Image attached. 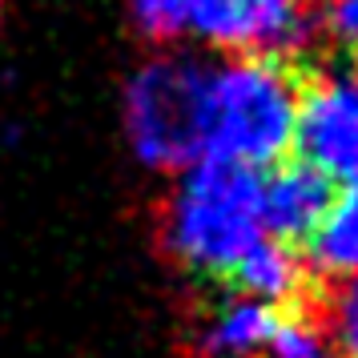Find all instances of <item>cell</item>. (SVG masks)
<instances>
[{
	"label": "cell",
	"instance_id": "6da1fadb",
	"mask_svg": "<svg viewBox=\"0 0 358 358\" xmlns=\"http://www.w3.org/2000/svg\"><path fill=\"white\" fill-rule=\"evenodd\" d=\"M258 238H266L262 169L217 157H201L189 165L169 201V222H165V242L173 258L189 274L226 294L238 262Z\"/></svg>",
	"mask_w": 358,
	"mask_h": 358
},
{
	"label": "cell",
	"instance_id": "7a4b0ae2",
	"mask_svg": "<svg viewBox=\"0 0 358 358\" xmlns=\"http://www.w3.org/2000/svg\"><path fill=\"white\" fill-rule=\"evenodd\" d=\"M306 73L282 57H242L210 69L206 157L270 169L290 157Z\"/></svg>",
	"mask_w": 358,
	"mask_h": 358
},
{
	"label": "cell",
	"instance_id": "3957f363",
	"mask_svg": "<svg viewBox=\"0 0 358 358\" xmlns=\"http://www.w3.org/2000/svg\"><path fill=\"white\" fill-rule=\"evenodd\" d=\"M133 20L149 41L197 36L213 49L294 61L306 45V0H133Z\"/></svg>",
	"mask_w": 358,
	"mask_h": 358
},
{
	"label": "cell",
	"instance_id": "277c9868",
	"mask_svg": "<svg viewBox=\"0 0 358 358\" xmlns=\"http://www.w3.org/2000/svg\"><path fill=\"white\" fill-rule=\"evenodd\" d=\"M210 69L194 57H157L129 81L125 121L137 157L153 169H185L206 157Z\"/></svg>",
	"mask_w": 358,
	"mask_h": 358
},
{
	"label": "cell",
	"instance_id": "5b68a950",
	"mask_svg": "<svg viewBox=\"0 0 358 358\" xmlns=\"http://www.w3.org/2000/svg\"><path fill=\"white\" fill-rule=\"evenodd\" d=\"M290 153L338 185H358V73H306Z\"/></svg>",
	"mask_w": 358,
	"mask_h": 358
},
{
	"label": "cell",
	"instance_id": "8992f818",
	"mask_svg": "<svg viewBox=\"0 0 358 358\" xmlns=\"http://www.w3.org/2000/svg\"><path fill=\"white\" fill-rule=\"evenodd\" d=\"M338 181L318 173L314 165L302 157H282L262 173V229L286 245L290 254H306L310 238L318 234L322 217L330 213L334 197H338Z\"/></svg>",
	"mask_w": 358,
	"mask_h": 358
},
{
	"label": "cell",
	"instance_id": "52a82bcc",
	"mask_svg": "<svg viewBox=\"0 0 358 358\" xmlns=\"http://www.w3.org/2000/svg\"><path fill=\"white\" fill-rule=\"evenodd\" d=\"M306 306V302H298ZM290 306H270V302H254V298H234L213 314V322L206 326V350L213 358H258L270 338L278 334V326L286 318Z\"/></svg>",
	"mask_w": 358,
	"mask_h": 358
},
{
	"label": "cell",
	"instance_id": "ba28073f",
	"mask_svg": "<svg viewBox=\"0 0 358 358\" xmlns=\"http://www.w3.org/2000/svg\"><path fill=\"white\" fill-rule=\"evenodd\" d=\"M302 262H310V270H318V274H334V278L358 274V185L338 189L318 234L310 238Z\"/></svg>",
	"mask_w": 358,
	"mask_h": 358
},
{
	"label": "cell",
	"instance_id": "9c48e42d",
	"mask_svg": "<svg viewBox=\"0 0 358 358\" xmlns=\"http://www.w3.org/2000/svg\"><path fill=\"white\" fill-rule=\"evenodd\" d=\"M322 20L334 45L358 65V0H326Z\"/></svg>",
	"mask_w": 358,
	"mask_h": 358
},
{
	"label": "cell",
	"instance_id": "30bf717a",
	"mask_svg": "<svg viewBox=\"0 0 358 358\" xmlns=\"http://www.w3.org/2000/svg\"><path fill=\"white\" fill-rule=\"evenodd\" d=\"M334 338H338L342 358H358V274L338 294V306H334Z\"/></svg>",
	"mask_w": 358,
	"mask_h": 358
}]
</instances>
